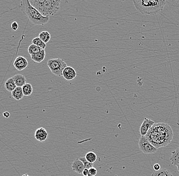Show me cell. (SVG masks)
<instances>
[{
  "mask_svg": "<svg viewBox=\"0 0 179 176\" xmlns=\"http://www.w3.org/2000/svg\"><path fill=\"white\" fill-rule=\"evenodd\" d=\"M174 133L172 127L167 123H155L146 135V138L152 145L158 149L165 147L171 143Z\"/></svg>",
  "mask_w": 179,
  "mask_h": 176,
  "instance_id": "cell-1",
  "label": "cell"
},
{
  "mask_svg": "<svg viewBox=\"0 0 179 176\" xmlns=\"http://www.w3.org/2000/svg\"><path fill=\"white\" fill-rule=\"evenodd\" d=\"M137 10L142 14L154 15L162 11L166 4L165 0L133 1Z\"/></svg>",
  "mask_w": 179,
  "mask_h": 176,
  "instance_id": "cell-2",
  "label": "cell"
},
{
  "mask_svg": "<svg viewBox=\"0 0 179 176\" xmlns=\"http://www.w3.org/2000/svg\"><path fill=\"white\" fill-rule=\"evenodd\" d=\"M29 2L43 16L48 17L59 11L62 3L60 0H30Z\"/></svg>",
  "mask_w": 179,
  "mask_h": 176,
  "instance_id": "cell-3",
  "label": "cell"
},
{
  "mask_svg": "<svg viewBox=\"0 0 179 176\" xmlns=\"http://www.w3.org/2000/svg\"><path fill=\"white\" fill-rule=\"evenodd\" d=\"M22 13L30 22L34 25H44L49 21L50 17L43 16L39 11L32 6L29 1L22 0L20 2Z\"/></svg>",
  "mask_w": 179,
  "mask_h": 176,
  "instance_id": "cell-4",
  "label": "cell"
},
{
  "mask_svg": "<svg viewBox=\"0 0 179 176\" xmlns=\"http://www.w3.org/2000/svg\"><path fill=\"white\" fill-rule=\"evenodd\" d=\"M47 65L52 73L58 77L62 76L63 71L67 67L65 61L60 58L49 59Z\"/></svg>",
  "mask_w": 179,
  "mask_h": 176,
  "instance_id": "cell-5",
  "label": "cell"
},
{
  "mask_svg": "<svg viewBox=\"0 0 179 176\" xmlns=\"http://www.w3.org/2000/svg\"><path fill=\"white\" fill-rule=\"evenodd\" d=\"M139 146L140 151L144 154H153L157 152L158 149L152 145L145 136L140 137L139 140Z\"/></svg>",
  "mask_w": 179,
  "mask_h": 176,
  "instance_id": "cell-6",
  "label": "cell"
},
{
  "mask_svg": "<svg viewBox=\"0 0 179 176\" xmlns=\"http://www.w3.org/2000/svg\"><path fill=\"white\" fill-rule=\"evenodd\" d=\"M154 121L145 118L144 120L142 122V124L141 125L139 129V132L141 136L142 137L146 136L147 134L148 133L149 130L151 129L152 127L155 124Z\"/></svg>",
  "mask_w": 179,
  "mask_h": 176,
  "instance_id": "cell-7",
  "label": "cell"
},
{
  "mask_svg": "<svg viewBox=\"0 0 179 176\" xmlns=\"http://www.w3.org/2000/svg\"><path fill=\"white\" fill-rule=\"evenodd\" d=\"M13 65L17 70L21 71L27 68L29 65V62L25 57L22 56H19L15 59Z\"/></svg>",
  "mask_w": 179,
  "mask_h": 176,
  "instance_id": "cell-8",
  "label": "cell"
},
{
  "mask_svg": "<svg viewBox=\"0 0 179 176\" xmlns=\"http://www.w3.org/2000/svg\"><path fill=\"white\" fill-rule=\"evenodd\" d=\"M77 76V73L74 69L71 67L67 66L65 68L63 72L62 76L64 79L68 81L74 79Z\"/></svg>",
  "mask_w": 179,
  "mask_h": 176,
  "instance_id": "cell-9",
  "label": "cell"
},
{
  "mask_svg": "<svg viewBox=\"0 0 179 176\" xmlns=\"http://www.w3.org/2000/svg\"><path fill=\"white\" fill-rule=\"evenodd\" d=\"M34 136L37 141L42 142L45 141L48 138V134L45 129L43 127H40L35 131Z\"/></svg>",
  "mask_w": 179,
  "mask_h": 176,
  "instance_id": "cell-10",
  "label": "cell"
},
{
  "mask_svg": "<svg viewBox=\"0 0 179 176\" xmlns=\"http://www.w3.org/2000/svg\"><path fill=\"white\" fill-rule=\"evenodd\" d=\"M72 169L74 172H75L80 174H82L85 167L83 162H81L79 158H78L76 159L74 162H72Z\"/></svg>",
  "mask_w": 179,
  "mask_h": 176,
  "instance_id": "cell-11",
  "label": "cell"
},
{
  "mask_svg": "<svg viewBox=\"0 0 179 176\" xmlns=\"http://www.w3.org/2000/svg\"><path fill=\"white\" fill-rule=\"evenodd\" d=\"M45 57H46V53L45 50H42L38 53L31 55V59L34 62L40 63L42 62L43 61L45 60Z\"/></svg>",
  "mask_w": 179,
  "mask_h": 176,
  "instance_id": "cell-12",
  "label": "cell"
},
{
  "mask_svg": "<svg viewBox=\"0 0 179 176\" xmlns=\"http://www.w3.org/2000/svg\"><path fill=\"white\" fill-rule=\"evenodd\" d=\"M12 78L17 87H22L27 83L26 77L21 74L15 75Z\"/></svg>",
  "mask_w": 179,
  "mask_h": 176,
  "instance_id": "cell-13",
  "label": "cell"
},
{
  "mask_svg": "<svg viewBox=\"0 0 179 176\" xmlns=\"http://www.w3.org/2000/svg\"><path fill=\"white\" fill-rule=\"evenodd\" d=\"M170 161L173 165L176 167L179 165V147L172 152Z\"/></svg>",
  "mask_w": 179,
  "mask_h": 176,
  "instance_id": "cell-14",
  "label": "cell"
},
{
  "mask_svg": "<svg viewBox=\"0 0 179 176\" xmlns=\"http://www.w3.org/2000/svg\"><path fill=\"white\" fill-rule=\"evenodd\" d=\"M17 87V85L15 84L12 77L10 78L6 81L5 83V88L8 92H12Z\"/></svg>",
  "mask_w": 179,
  "mask_h": 176,
  "instance_id": "cell-15",
  "label": "cell"
},
{
  "mask_svg": "<svg viewBox=\"0 0 179 176\" xmlns=\"http://www.w3.org/2000/svg\"><path fill=\"white\" fill-rule=\"evenodd\" d=\"M11 93L12 97L17 101H19L20 99H22L24 96L22 87H17V88H15Z\"/></svg>",
  "mask_w": 179,
  "mask_h": 176,
  "instance_id": "cell-16",
  "label": "cell"
},
{
  "mask_svg": "<svg viewBox=\"0 0 179 176\" xmlns=\"http://www.w3.org/2000/svg\"><path fill=\"white\" fill-rule=\"evenodd\" d=\"M151 176H173L170 172L166 169H160L159 171L154 172Z\"/></svg>",
  "mask_w": 179,
  "mask_h": 176,
  "instance_id": "cell-17",
  "label": "cell"
},
{
  "mask_svg": "<svg viewBox=\"0 0 179 176\" xmlns=\"http://www.w3.org/2000/svg\"><path fill=\"white\" fill-rule=\"evenodd\" d=\"M22 91L24 96L28 97L31 95L33 92V87L30 83H26L24 86L22 87Z\"/></svg>",
  "mask_w": 179,
  "mask_h": 176,
  "instance_id": "cell-18",
  "label": "cell"
},
{
  "mask_svg": "<svg viewBox=\"0 0 179 176\" xmlns=\"http://www.w3.org/2000/svg\"><path fill=\"white\" fill-rule=\"evenodd\" d=\"M39 38L45 44L50 42L51 39V36L48 31H43L41 32L39 35Z\"/></svg>",
  "mask_w": 179,
  "mask_h": 176,
  "instance_id": "cell-19",
  "label": "cell"
},
{
  "mask_svg": "<svg viewBox=\"0 0 179 176\" xmlns=\"http://www.w3.org/2000/svg\"><path fill=\"white\" fill-rule=\"evenodd\" d=\"M32 44H34L36 46H38L41 48L42 49L45 50L46 47V44L43 42L39 38V37H36L33 39L32 41Z\"/></svg>",
  "mask_w": 179,
  "mask_h": 176,
  "instance_id": "cell-20",
  "label": "cell"
},
{
  "mask_svg": "<svg viewBox=\"0 0 179 176\" xmlns=\"http://www.w3.org/2000/svg\"><path fill=\"white\" fill-rule=\"evenodd\" d=\"M42 50L43 49H42L41 48L39 47L36 46L34 44H32L28 47V53L30 55H33V54L38 53L39 52H41Z\"/></svg>",
  "mask_w": 179,
  "mask_h": 176,
  "instance_id": "cell-21",
  "label": "cell"
},
{
  "mask_svg": "<svg viewBox=\"0 0 179 176\" xmlns=\"http://www.w3.org/2000/svg\"><path fill=\"white\" fill-rule=\"evenodd\" d=\"M85 158L88 162L91 163H94L96 162L97 159V157L96 154L93 152H89L87 153L85 155Z\"/></svg>",
  "mask_w": 179,
  "mask_h": 176,
  "instance_id": "cell-22",
  "label": "cell"
},
{
  "mask_svg": "<svg viewBox=\"0 0 179 176\" xmlns=\"http://www.w3.org/2000/svg\"><path fill=\"white\" fill-rule=\"evenodd\" d=\"M81 162H83V165L85 166V169H89L92 168L93 167V163H91L88 162L85 157H83L80 158H79Z\"/></svg>",
  "mask_w": 179,
  "mask_h": 176,
  "instance_id": "cell-23",
  "label": "cell"
},
{
  "mask_svg": "<svg viewBox=\"0 0 179 176\" xmlns=\"http://www.w3.org/2000/svg\"><path fill=\"white\" fill-rule=\"evenodd\" d=\"M89 175L88 176H95L97 173V171L96 168L93 167L89 170Z\"/></svg>",
  "mask_w": 179,
  "mask_h": 176,
  "instance_id": "cell-24",
  "label": "cell"
},
{
  "mask_svg": "<svg viewBox=\"0 0 179 176\" xmlns=\"http://www.w3.org/2000/svg\"><path fill=\"white\" fill-rule=\"evenodd\" d=\"M19 24H17V22L16 21H14L11 24V29H13V31H17L19 29Z\"/></svg>",
  "mask_w": 179,
  "mask_h": 176,
  "instance_id": "cell-25",
  "label": "cell"
},
{
  "mask_svg": "<svg viewBox=\"0 0 179 176\" xmlns=\"http://www.w3.org/2000/svg\"><path fill=\"white\" fill-rule=\"evenodd\" d=\"M153 169L155 171H159L160 170V165H159L158 163H155L154 165Z\"/></svg>",
  "mask_w": 179,
  "mask_h": 176,
  "instance_id": "cell-26",
  "label": "cell"
},
{
  "mask_svg": "<svg viewBox=\"0 0 179 176\" xmlns=\"http://www.w3.org/2000/svg\"><path fill=\"white\" fill-rule=\"evenodd\" d=\"M89 170L87 169H85L84 170H83V176H88L89 175Z\"/></svg>",
  "mask_w": 179,
  "mask_h": 176,
  "instance_id": "cell-27",
  "label": "cell"
},
{
  "mask_svg": "<svg viewBox=\"0 0 179 176\" xmlns=\"http://www.w3.org/2000/svg\"><path fill=\"white\" fill-rule=\"evenodd\" d=\"M3 116H4V117L5 118H9L10 114L9 112H5L3 113Z\"/></svg>",
  "mask_w": 179,
  "mask_h": 176,
  "instance_id": "cell-28",
  "label": "cell"
},
{
  "mask_svg": "<svg viewBox=\"0 0 179 176\" xmlns=\"http://www.w3.org/2000/svg\"><path fill=\"white\" fill-rule=\"evenodd\" d=\"M22 176H29V175H28V174H24V175H22Z\"/></svg>",
  "mask_w": 179,
  "mask_h": 176,
  "instance_id": "cell-29",
  "label": "cell"
},
{
  "mask_svg": "<svg viewBox=\"0 0 179 176\" xmlns=\"http://www.w3.org/2000/svg\"><path fill=\"white\" fill-rule=\"evenodd\" d=\"M177 169H178V171H179V165H178V166Z\"/></svg>",
  "mask_w": 179,
  "mask_h": 176,
  "instance_id": "cell-30",
  "label": "cell"
}]
</instances>
